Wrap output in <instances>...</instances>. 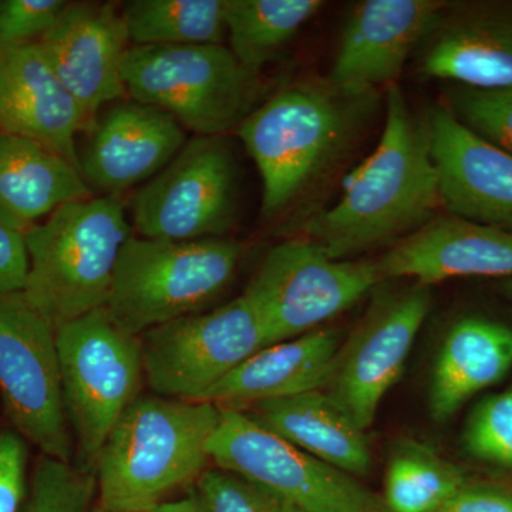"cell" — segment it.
I'll return each mask as SVG.
<instances>
[{"mask_svg": "<svg viewBox=\"0 0 512 512\" xmlns=\"http://www.w3.org/2000/svg\"><path fill=\"white\" fill-rule=\"evenodd\" d=\"M441 207L429 120L397 84L387 87L382 137L329 210L313 215L306 237L335 259L393 247Z\"/></svg>", "mask_w": 512, "mask_h": 512, "instance_id": "cell-1", "label": "cell"}, {"mask_svg": "<svg viewBox=\"0 0 512 512\" xmlns=\"http://www.w3.org/2000/svg\"><path fill=\"white\" fill-rule=\"evenodd\" d=\"M377 93L343 92L328 77L279 89L237 127L258 168L261 212L282 217L318 194L348 157L376 107Z\"/></svg>", "mask_w": 512, "mask_h": 512, "instance_id": "cell-2", "label": "cell"}, {"mask_svg": "<svg viewBox=\"0 0 512 512\" xmlns=\"http://www.w3.org/2000/svg\"><path fill=\"white\" fill-rule=\"evenodd\" d=\"M221 407L140 394L111 430L94 476L103 510L153 512L167 495L194 483L210 463L208 444Z\"/></svg>", "mask_w": 512, "mask_h": 512, "instance_id": "cell-3", "label": "cell"}, {"mask_svg": "<svg viewBox=\"0 0 512 512\" xmlns=\"http://www.w3.org/2000/svg\"><path fill=\"white\" fill-rule=\"evenodd\" d=\"M131 235L121 195L64 204L25 232L29 271L22 292L56 329L106 308Z\"/></svg>", "mask_w": 512, "mask_h": 512, "instance_id": "cell-4", "label": "cell"}, {"mask_svg": "<svg viewBox=\"0 0 512 512\" xmlns=\"http://www.w3.org/2000/svg\"><path fill=\"white\" fill-rule=\"evenodd\" d=\"M56 342L76 466L94 473L107 437L146 382L143 342L106 308L59 326Z\"/></svg>", "mask_w": 512, "mask_h": 512, "instance_id": "cell-5", "label": "cell"}, {"mask_svg": "<svg viewBox=\"0 0 512 512\" xmlns=\"http://www.w3.org/2000/svg\"><path fill=\"white\" fill-rule=\"evenodd\" d=\"M241 245L222 238L164 241L131 235L121 249L107 312L141 336L200 312L234 278Z\"/></svg>", "mask_w": 512, "mask_h": 512, "instance_id": "cell-6", "label": "cell"}, {"mask_svg": "<svg viewBox=\"0 0 512 512\" xmlns=\"http://www.w3.org/2000/svg\"><path fill=\"white\" fill-rule=\"evenodd\" d=\"M127 94L157 107L198 136H224L256 109L259 74L224 45L131 46L123 64Z\"/></svg>", "mask_w": 512, "mask_h": 512, "instance_id": "cell-7", "label": "cell"}, {"mask_svg": "<svg viewBox=\"0 0 512 512\" xmlns=\"http://www.w3.org/2000/svg\"><path fill=\"white\" fill-rule=\"evenodd\" d=\"M382 282L376 261L330 258L296 238L268 252L242 295L261 320L266 348L318 329Z\"/></svg>", "mask_w": 512, "mask_h": 512, "instance_id": "cell-8", "label": "cell"}, {"mask_svg": "<svg viewBox=\"0 0 512 512\" xmlns=\"http://www.w3.org/2000/svg\"><path fill=\"white\" fill-rule=\"evenodd\" d=\"M208 454L214 467L274 491L302 512H387L356 477L292 446L245 410L221 407Z\"/></svg>", "mask_w": 512, "mask_h": 512, "instance_id": "cell-9", "label": "cell"}, {"mask_svg": "<svg viewBox=\"0 0 512 512\" xmlns=\"http://www.w3.org/2000/svg\"><path fill=\"white\" fill-rule=\"evenodd\" d=\"M0 397L13 431L42 456L72 463L56 328L25 293H0Z\"/></svg>", "mask_w": 512, "mask_h": 512, "instance_id": "cell-10", "label": "cell"}, {"mask_svg": "<svg viewBox=\"0 0 512 512\" xmlns=\"http://www.w3.org/2000/svg\"><path fill=\"white\" fill-rule=\"evenodd\" d=\"M144 380L153 393L202 402L212 387L265 348L254 306L244 295L207 313H192L141 335Z\"/></svg>", "mask_w": 512, "mask_h": 512, "instance_id": "cell-11", "label": "cell"}, {"mask_svg": "<svg viewBox=\"0 0 512 512\" xmlns=\"http://www.w3.org/2000/svg\"><path fill=\"white\" fill-rule=\"evenodd\" d=\"M237 163L224 136L195 137L143 188L133 204L138 237L220 238L237 215Z\"/></svg>", "mask_w": 512, "mask_h": 512, "instance_id": "cell-12", "label": "cell"}, {"mask_svg": "<svg viewBox=\"0 0 512 512\" xmlns=\"http://www.w3.org/2000/svg\"><path fill=\"white\" fill-rule=\"evenodd\" d=\"M431 308L430 286L380 293L360 325L340 345L323 392L362 430L375 423L384 396L403 375Z\"/></svg>", "mask_w": 512, "mask_h": 512, "instance_id": "cell-13", "label": "cell"}, {"mask_svg": "<svg viewBox=\"0 0 512 512\" xmlns=\"http://www.w3.org/2000/svg\"><path fill=\"white\" fill-rule=\"evenodd\" d=\"M443 0H365L350 12L328 74L333 86L353 94L397 84L404 66L439 22Z\"/></svg>", "mask_w": 512, "mask_h": 512, "instance_id": "cell-14", "label": "cell"}, {"mask_svg": "<svg viewBox=\"0 0 512 512\" xmlns=\"http://www.w3.org/2000/svg\"><path fill=\"white\" fill-rule=\"evenodd\" d=\"M123 10L113 3H69L40 46L53 72L96 126L97 113L127 94L123 64L128 52Z\"/></svg>", "mask_w": 512, "mask_h": 512, "instance_id": "cell-15", "label": "cell"}, {"mask_svg": "<svg viewBox=\"0 0 512 512\" xmlns=\"http://www.w3.org/2000/svg\"><path fill=\"white\" fill-rule=\"evenodd\" d=\"M431 154L448 214L512 232V156L471 131L447 106L427 113Z\"/></svg>", "mask_w": 512, "mask_h": 512, "instance_id": "cell-16", "label": "cell"}, {"mask_svg": "<svg viewBox=\"0 0 512 512\" xmlns=\"http://www.w3.org/2000/svg\"><path fill=\"white\" fill-rule=\"evenodd\" d=\"M417 52L423 77L468 89H512V3L448 2Z\"/></svg>", "mask_w": 512, "mask_h": 512, "instance_id": "cell-17", "label": "cell"}, {"mask_svg": "<svg viewBox=\"0 0 512 512\" xmlns=\"http://www.w3.org/2000/svg\"><path fill=\"white\" fill-rule=\"evenodd\" d=\"M0 130L40 144L80 170L76 134L92 131V121L37 42L0 46Z\"/></svg>", "mask_w": 512, "mask_h": 512, "instance_id": "cell-18", "label": "cell"}, {"mask_svg": "<svg viewBox=\"0 0 512 512\" xmlns=\"http://www.w3.org/2000/svg\"><path fill=\"white\" fill-rule=\"evenodd\" d=\"M187 141L184 127L170 114L138 101L117 104L96 121L80 158L89 187L121 195L163 171Z\"/></svg>", "mask_w": 512, "mask_h": 512, "instance_id": "cell-19", "label": "cell"}, {"mask_svg": "<svg viewBox=\"0 0 512 512\" xmlns=\"http://www.w3.org/2000/svg\"><path fill=\"white\" fill-rule=\"evenodd\" d=\"M382 281L430 286L464 276L512 279V232L454 215L434 217L376 259Z\"/></svg>", "mask_w": 512, "mask_h": 512, "instance_id": "cell-20", "label": "cell"}, {"mask_svg": "<svg viewBox=\"0 0 512 512\" xmlns=\"http://www.w3.org/2000/svg\"><path fill=\"white\" fill-rule=\"evenodd\" d=\"M340 348L335 329H316L258 350L212 387L202 402L247 410L268 400L323 390Z\"/></svg>", "mask_w": 512, "mask_h": 512, "instance_id": "cell-21", "label": "cell"}, {"mask_svg": "<svg viewBox=\"0 0 512 512\" xmlns=\"http://www.w3.org/2000/svg\"><path fill=\"white\" fill-rule=\"evenodd\" d=\"M512 367V329L481 316L451 325L431 373L430 413L451 419L476 394L503 380Z\"/></svg>", "mask_w": 512, "mask_h": 512, "instance_id": "cell-22", "label": "cell"}, {"mask_svg": "<svg viewBox=\"0 0 512 512\" xmlns=\"http://www.w3.org/2000/svg\"><path fill=\"white\" fill-rule=\"evenodd\" d=\"M90 197L92 188L66 158L0 130V220L25 234L64 204Z\"/></svg>", "mask_w": 512, "mask_h": 512, "instance_id": "cell-23", "label": "cell"}, {"mask_svg": "<svg viewBox=\"0 0 512 512\" xmlns=\"http://www.w3.org/2000/svg\"><path fill=\"white\" fill-rule=\"evenodd\" d=\"M245 412L292 446L350 476H365L372 468L366 431L323 390L268 400Z\"/></svg>", "mask_w": 512, "mask_h": 512, "instance_id": "cell-24", "label": "cell"}, {"mask_svg": "<svg viewBox=\"0 0 512 512\" xmlns=\"http://www.w3.org/2000/svg\"><path fill=\"white\" fill-rule=\"evenodd\" d=\"M229 49L249 72L266 64L322 9L320 0H225Z\"/></svg>", "mask_w": 512, "mask_h": 512, "instance_id": "cell-25", "label": "cell"}, {"mask_svg": "<svg viewBox=\"0 0 512 512\" xmlns=\"http://www.w3.org/2000/svg\"><path fill=\"white\" fill-rule=\"evenodd\" d=\"M123 16L133 46L222 45L225 0H131Z\"/></svg>", "mask_w": 512, "mask_h": 512, "instance_id": "cell-26", "label": "cell"}, {"mask_svg": "<svg viewBox=\"0 0 512 512\" xmlns=\"http://www.w3.org/2000/svg\"><path fill=\"white\" fill-rule=\"evenodd\" d=\"M466 471L416 440L397 443L384 476L387 512H436L463 487Z\"/></svg>", "mask_w": 512, "mask_h": 512, "instance_id": "cell-27", "label": "cell"}, {"mask_svg": "<svg viewBox=\"0 0 512 512\" xmlns=\"http://www.w3.org/2000/svg\"><path fill=\"white\" fill-rule=\"evenodd\" d=\"M96 476L73 463L37 458L20 512H94Z\"/></svg>", "mask_w": 512, "mask_h": 512, "instance_id": "cell-28", "label": "cell"}, {"mask_svg": "<svg viewBox=\"0 0 512 512\" xmlns=\"http://www.w3.org/2000/svg\"><path fill=\"white\" fill-rule=\"evenodd\" d=\"M468 456L512 473V384L478 404L463 433Z\"/></svg>", "mask_w": 512, "mask_h": 512, "instance_id": "cell-29", "label": "cell"}, {"mask_svg": "<svg viewBox=\"0 0 512 512\" xmlns=\"http://www.w3.org/2000/svg\"><path fill=\"white\" fill-rule=\"evenodd\" d=\"M191 494L204 512H302L274 491L217 467L201 474Z\"/></svg>", "mask_w": 512, "mask_h": 512, "instance_id": "cell-30", "label": "cell"}, {"mask_svg": "<svg viewBox=\"0 0 512 512\" xmlns=\"http://www.w3.org/2000/svg\"><path fill=\"white\" fill-rule=\"evenodd\" d=\"M447 107L464 126L512 156V89L454 86Z\"/></svg>", "mask_w": 512, "mask_h": 512, "instance_id": "cell-31", "label": "cell"}, {"mask_svg": "<svg viewBox=\"0 0 512 512\" xmlns=\"http://www.w3.org/2000/svg\"><path fill=\"white\" fill-rule=\"evenodd\" d=\"M67 5L64 0H0V46L37 42Z\"/></svg>", "mask_w": 512, "mask_h": 512, "instance_id": "cell-32", "label": "cell"}, {"mask_svg": "<svg viewBox=\"0 0 512 512\" xmlns=\"http://www.w3.org/2000/svg\"><path fill=\"white\" fill-rule=\"evenodd\" d=\"M28 443L16 431H0V512H20L28 497Z\"/></svg>", "mask_w": 512, "mask_h": 512, "instance_id": "cell-33", "label": "cell"}, {"mask_svg": "<svg viewBox=\"0 0 512 512\" xmlns=\"http://www.w3.org/2000/svg\"><path fill=\"white\" fill-rule=\"evenodd\" d=\"M436 512H512V485L468 480Z\"/></svg>", "mask_w": 512, "mask_h": 512, "instance_id": "cell-34", "label": "cell"}, {"mask_svg": "<svg viewBox=\"0 0 512 512\" xmlns=\"http://www.w3.org/2000/svg\"><path fill=\"white\" fill-rule=\"evenodd\" d=\"M28 271L25 234L0 220V293L23 291Z\"/></svg>", "mask_w": 512, "mask_h": 512, "instance_id": "cell-35", "label": "cell"}, {"mask_svg": "<svg viewBox=\"0 0 512 512\" xmlns=\"http://www.w3.org/2000/svg\"><path fill=\"white\" fill-rule=\"evenodd\" d=\"M153 512H204L197 503L192 494L188 497L181 498V500L165 501V503L158 505Z\"/></svg>", "mask_w": 512, "mask_h": 512, "instance_id": "cell-36", "label": "cell"}, {"mask_svg": "<svg viewBox=\"0 0 512 512\" xmlns=\"http://www.w3.org/2000/svg\"><path fill=\"white\" fill-rule=\"evenodd\" d=\"M501 291L504 292L505 296L512 299V279H505L503 284H501Z\"/></svg>", "mask_w": 512, "mask_h": 512, "instance_id": "cell-37", "label": "cell"}, {"mask_svg": "<svg viewBox=\"0 0 512 512\" xmlns=\"http://www.w3.org/2000/svg\"><path fill=\"white\" fill-rule=\"evenodd\" d=\"M94 512H114V511H107V510H103V508L97 507L96 511H94Z\"/></svg>", "mask_w": 512, "mask_h": 512, "instance_id": "cell-38", "label": "cell"}]
</instances>
